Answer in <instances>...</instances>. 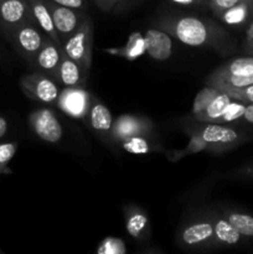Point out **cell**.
Masks as SVG:
<instances>
[{
    "mask_svg": "<svg viewBox=\"0 0 253 254\" xmlns=\"http://www.w3.org/2000/svg\"><path fill=\"white\" fill-rule=\"evenodd\" d=\"M243 0H210V7L218 17L235 5L240 4Z\"/></svg>",
    "mask_w": 253,
    "mask_h": 254,
    "instance_id": "31",
    "label": "cell"
},
{
    "mask_svg": "<svg viewBox=\"0 0 253 254\" xmlns=\"http://www.w3.org/2000/svg\"><path fill=\"white\" fill-rule=\"evenodd\" d=\"M87 77L81 71L78 64L69 59L66 52L62 49L61 62L59 67V82L60 86H63L64 88H82L86 82Z\"/></svg>",
    "mask_w": 253,
    "mask_h": 254,
    "instance_id": "15",
    "label": "cell"
},
{
    "mask_svg": "<svg viewBox=\"0 0 253 254\" xmlns=\"http://www.w3.org/2000/svg\"><path fill=\"white\" fill-rule=\"evenodd\" d=\"M246 107L247 104L243 103V102L236 101L233 99L232 103L227 107V109L225 111V113L220 117L218 119H216L215 123L222 124V123H231V122L236 121V119H240L243 117V113L246 111Z\"/></svg>",
    "mask_w": 253,
    "mask_h": 254,
    "instance_id": "25",
    "label": "cell"
},
{
    "mask_svg": "<svg viewBox=\"0 0 253 254\" xmlns=\"http://www.w3.org/2000/svg\"><path fill=\"white\" fill-rule=\"evenodd\" d=\"M98 254H124L126 252V245L122 240L116 237H107L97 247Z\"/></svg>",
    "mask_w": 253,
    "mask_h": 254,
    "instance_id": "26",
    "label": "cell"
},
{
    "mask_svg": "<svg viewBox=\"0 0 253 254\" xmlns=\"http://www.w3.org/2000/svg\"><path fill=\"white\" fill-rule=\"evenodd\" d=\"M181 242L189 247L212 245L213 223L212 220H201L190 223L180 235Z\"/></svg>",
    "mask_w": 253,
    "mask_h": 254,
    "instance_id": "12",
    "label": "cell"
},
{
    "mask_svg": "<svg viewBox=\"0 0 253 254\" xmlns=\"http://www.w3.org/2000/svg\"><path fill=\"white\" fill-rule=\"evenodd\" d=\"M17 150L16 143L0 144V175L1 174H11V170L7 168V164L14 158Z\"/></svg>",
    "mask_w": 253,
    "mask_h": 254,
    "instance_id": "27",
    "label": "cell"
},
{
    "mask_svg": "<svg viewBox=\"0 0 253 254\" xmlns=\"http://www.w3.org/2000/svg\"><path fill=\"white\" fill-rule=\"evenodd\" d=\"M153 128V123L148 118L131 114H123L118 117L111 129V135L114 140L123 141L135 136H144Z\"/></svg>",
    "mask_w": 253,
    "mask_h": 254,
    "instance_id": "7",
    "label": "cell"
},
{
    "mask_svg": "<svg viewBox=\"0 0 253 254\" xmlns=\"http://www.w3.org/2000/svg\"><path fill=\"white\" fill-rule=\"evenodd\" d=\"M32 19L27 0H0V20L10 29Z\"/></svg>",
    "mask_w": 253,
    "mask_h": 254,
    "instance_id": "11",
    "label": "cell"
},
{
    "mask_svg": "<svg viewBox=\"0 0 253 254\" xmlns=\"http://www.w3.org/2000/svg\"><path fill=\"white\" fill-rule=\"evenodd\" d=\"M29 123L40 139L47 143H57L62 138V127L50 109H39L30 114Z\"/></svg>",
    "mask_w": 253,
    "mask_h": 254,
    "instance_id": "8",
    "label": "cell"
},
{
    "mask_svg": "<svg viewBox=\"0 0 253 254\" xmlns=\"http://www.w3.org/2000/svg\"><path fill=\"white\" fill-rule=\"evenodd\" d=\"M158 29L191 47L213 45L227 36L225 30L216 26L213 22L191 15L164 17L158 22Z\"/></svg>",
    "mask_w": 253,
    "mask_h": 254,
    "instance_id": "1",
    "label": "cell"
},
{
    "mask_svg": "<svg viewBox=\"0 0 253 254\" xmlns=\"http://www.w3.org/2000/svg\"><path fill=\"white\" fill-rule=\"evenodd\" d=\"M106 52L117 55V56L126 57L128 60H134L145 52V40L141 36V34L134 32V34L130 35L128 42L123 47H121V49H108L106 50Z\"/></svg>",
    "mask_w": 253,
    "mask_h": 254,
    "instance_id": "21",
    "label": "cell"
},
{
    "mask_svg": "<svg viewBox=\"0 0 253 254\" xmlns=\"http://www.w3.org/2000/svg\"><path fill=\"white\" fill-rule=\"evenodd\" d=\"M250 1H251V0H250Z\"/></svg>",
    "mask_w": 253,
    "mask_h": 254,
    "instance_id": "39",
    "label": "cell"
},
{
    "mask_svg": "<svg viewBox=\"0 0 253 254\" xmlns=\"http://www.w3.org/2000/svg\"><path fill=\"white\" fill-rule=\"evenodd\" d=\"M196 135L200 136L207 146H218V148H230L241 143L242 133L231 127L221 126L217 123H207L203 128L196 131Z\"/></svg>",
    "mask_w": 253,
    "mask_h": 254,
    "instance_id": "9",
    "label": "cell"
},
{
    "mask_svg": "<svg viewBox=\"0 0 253 254\" xmlns=\"http://www.w3.org/2000/svg\"><path fill=\"white\" fill-rule=\"evenodd\" d=\"M6 130H7L6 119L2 118V117H0V138H2V136L5 135Z\"/></svg>",
    "mask_w": 253,
    "mask_h": 254,
    "instance_id": "36",
    "label": "cell"
},
{
    "mask_svg": "<svg viewBox=\"0 0 253 254\" xmlns=\"http://www.w3.org/2000/svg\"><path fill=\"white\" fill-rule=\"evenodd\" d=\"M246 50L253 55V22L247 30V37H246Z\"/></svg>",
    "mask_w": 253,
    "mask_h": 254,
    "instance_id": "34",
    "label": "cell"
},
{
    "mask_svg": "<svg viewBox=\"0 0 253 254\" xmlns=\"http://www.w3.org/2000/svg\"><path fill=\"white\" fill-rule=\"evenodd\" d=\"M123 148L126 151L133 154H144L148 153L150 150V145L143 136H135V138L128 139V140L123 141Z\"/></svg>",
    "mask_w": 253,
    "mask_h": 254,
    "instance_id": "30",
    "label": "cell"
},
{
    "mask_svg": "<svg viewBox=\"0 0 253 254\" xmlns=\"http://www.w3.org/2000/svg\"><path fill=\"white\" fill-rule=\"evenodd\" d=\"M252 173H253V168H252Z\"/></svg>",
    "mask_w": 253,
    "mask_h": 254,
    "instance_id": "38",
    "label": "cell"
},
{
    "mask_svg": "<svg viewBox=\"0 0 253 254\" xmlns=\"http://www.w3.org/2000/svg\"><path fill=\"white\" fill-rule=\"evenodd\" d=\"M126 230L130 237L144 240L149 235V218L144 211L136 206H124Z\"/></svg>",
    "mask_w": 253,
    "mask_h": 254,
    "instance_id": "16",
    "label": "cell"
},
{
    "mask_svg": "<svg viewBox=\"0 0 253 254\" xmlns=\"http://www.w3.org/2000/svg\"><path fill=\"white\" fill-rule=\"evenodd\" d=\"M221 92V89L216 88V87L210 86V84H206V87H203L197 94H196L195 99H193L192 103V114L200 113L201 111L206 108L208 104L212 102V99L217 96Z\"/></svg>",
    "mask_w": 253,
    "mask_h": 254,
    "instance_id": "24",
    "label": "cell"
},
{
    "mask_svg": "<svg viewBox=\"0 0 253 254\" xmlns=\"http://www.w3.org/2000/svg\"><path fill=\"white\" fill-rule=\"evenodd\" d=\"M51 1L56 2L59 5H63V6L67 7H72V9H77V10H82L84 9V0H51Z\"/></svg>",
    "mask_w": 253,
    "mask_h": 254,
    "instance_id": "32",
    "label": "cell"
},
{
    "mask_svg": "<svg viewBox=\"0 0 253 254\" xmlns=\"http://www.w3.org/2000/svg\"><path fill=\"white\" fill-rule=\"evenodd\" d=\"M27 1L30 4L32 17H34L35 22L39 25L40 29L45 32V35L49 39H51L56 44L61 45L59 34H57L56 29H55L54 20H52L51 12H50L49 7H47L46 1L45 0H27Z\"/></svg>",
    "mask_w": 253,
    "mask_h": 254,
    "instance_id": "18",
    "label": "cell"
},
{
    "mask_svg": "<svg viewBox=\"0 0 253 254\" xmlns=\"http://www.w3.org/2000/svg\"><path fill=\"white\" fill-rule=\"evenodd\" d=\"M121 1L122 0H94L97 6H98L102 11H111V10Z\"/></svg>",
    "mask_w": 253,
    "mask_h": 254,
    "instance_id": "33",
    "label": "cell"
},
{
    "mask_svg": "<svg viewBox=\"0 0 253 254\" xmlns=\"http://www.w3.org/2000/svg\"><path fill=\"white\" fill-rule=\"evenodd\" d=\"M87 119L92 128L102 134H111L113 119L109 109L103 103L98 101H93L89 104L87 112Z\"/></svg>",
    "mask_w": 253,
    "mask_h": 254,
    "instance_id": "19",
    "label": "cell"
},
{
    "mask_svg": "<svg viewBox=\"0 0 253 254\" xmlns=\"http://www.w3.org/2000/svg\"><path fill=\"white\" fill-rule=\"evenodd\" d=\"M245 121H247L248 123L253 124V103L252 104H247V107H246V111L245 113H243V117H242Z\"/></svg>",
    "mask_w": 253,
    "mask_h": 254,
    "instance_id": "35",
    "label": "cell"
},
{
    "mask_svg": "<svg viewBox=\"0 0 253 254\" xmlns=\"http://www.w3.org/2000/svg\"><path fill=\"white\" fill-rule=\"evenodd\" d=\"M221 91L226 92L231 98L236 99V101L243 102L246 104L253 103V84L241 87V88H223Z\"/></svg>",
    "mask_w": 253,
    "mask_h": 254,
    "instance_id": "29",
    "label": "cell"
},
{
    "mask_svg": "<svg viewBox=\"0 0 253 254\" xmlns=\"http://www.w3.org/2000/svg\"><path fill=\"white\" fill-rule=\"evenodd\" d=\"M228 222L245 238H253V216L238 211H227L225 213Z\"/></svg>",
    "mask_w": 253,
    "mask_h": 254,
    "instance_id": "22",
    "label": "cell"
},
{
    "mask_svg": "<svg viewBox=\"0 0 253 254\" xmlns=\"http://www.w3.org/2000/svg\"><path fill=\"white\" fill-rule=\"evenodd\" d=\"M50 12H51L52 20H54L55 29L59 34L61 45L81 26L86 15L77 9L59 5L51 0H45Z\"/></svg>",
    "mask_w": 253,
    "mask_h": 254,
    "instance_id": "5",
    "label": "cell"
},
{
    "mask_svg": "<svg viewBox=\"0 0 253 254\" xmlns=\"http://www.w3.org/2000/svg\"><path fill=\"white\" fill-rule=\"evenodd\" d=\"M20 86L29 98L42 103H55L60 97V84L42 72L24 76Z\"/></svg>",
    "mask_w": 253,
    "mask_h": 254,
    "instance_id": "4",
    "label": "cell"
},
{
    "mask_svg": "<svg viewBox=\"0 0 253 254\" xmlns=\"http://www.w3.org/2000/svg\"><path fill=\"white\" fill-rule=\"evenodd\" d=\"M57 102L66 113L77 118L87 116L89 108L88 94L82 88H66L60 93Z\"/></svg>",
    "mask_w": 253,
    "mask_h": 254,
    "instance_id": "13",
    "label": "cell"
},
{
    "mask_svg": "<svg viewBox=\"0 0 253 254\" xmlns=\"http://www.w3.org/2000/svg\"><path fill=\"white\" fill-rule=\"evenodd\" d=\"M144 40H145V51L150 57L159 61L170 57L173 45L168 32L160 29H150L146 31Z\"/></svg>",
    "mask_w": 253,
    "mask_h": 254,
    "instance_id": "14",
    "label": "cell"
},
{
    "mask_svg": "<svg viewBox=\"0 0 253 254\" xmlns=\"http://www.w3.org/2000/svg\"><path fill=\"white\" fill-rule=\"evenodd\" d=\"M213 241L212 245L220 246H237L238 243L242 242V235L231 225L225 216H213Z\"/></svg>",
    "mask_w": 253,
    "mask_h": 254,
    "instance_id": "17",
    "label": "cell"
},
{
    "mask_svg": "<svg viewBox=\"0 0 253 254\" xmlns=\"http://www.w3.org/2000/svg\"><path fill=\"white\" fill-rule=\"evenodd\" d=\"M62 49L78 64L84 76L88 77L93 50V24L89 17L86 16L81 26L62 44Z\"/></svg>",
    "mask_w": 253,
    "mask_h": 254,
    "instance_id": "3",
    "label": "cell"
},
{
    "mask_svg": "<svg viewBox=\"0 0 253 254\" xmlns=\"http://www.w3.org/2000/svg\"><path fill=\"white\" fill-rule=\"evenodd\" d=\"M206 0H196V4H202V2H205Z\"/></svg>",
    "mask_w": 253,
    "mask_h": 254,
    "instance_id": "37",
    "label": "cell"
},
{
    "mask_svg": "<svg viewBox=\"0 0 253 254\" xmlns=\"http://www.w3.org/2000/svg\"><path fill=\"white\" fill-rule=\"evenodd\" d=\"M15 44L20 51L30 60L34 61L35 56L44 45L46 35H42L35 20H27L19 26L14 27Z\"/></svg>",
    "mask_w": 253,
    "mask_h": 254,
    "instance_id": "6",
    "label": "cell"
},
{
    "mask_svg": "<svg viewBox=\"0 0 253 254\" xmlns=\"http://www.w3.org/2000/svg\"><path fill=\"white\" fill-rule=\"evenodd\" d=\"M248 12H250V0H243L240 4L235 5L233 7L228 9L227 11L223 12L220 17L227 24L237 25L246 21Z\"/></svg>",
    "mask_w": 253,
    "mask_h": 254,
    "instance_id": "23",
    "label": "cell"
},
{
    "mask_svg": "<svg viewBox=\"0 0 253 254\" xmlns=\"http://www.w3.org/2000/svg\"><path fill=\"white\" fill-rule=\"evenodd\" d=\"M62 56V45L56 44L46 36L44 45L35 56L32 64L49 77L57 82L59 78V67ZM59 83V82H57Z\"/></svg>",
    "mask_w": 253,
    "mask_h": 254,
    "instance_id": "10",
    "label": "cell"
},
{
    "mask_svg": "<svg viewBox=\"0 0 253 254\" xmlns=\"http://www.w3.org/2000/svg\"><path fill=\"white\" fill-rule=\"evenodd\" d=\"M207 84L218 89L241 88L253 84V55L233 59L216 68L207 78Z\"/></svg>",
    "mask_w": 253,
    "mask_h": 254,
    "instance_id": "2",
    "label": "cell"
},
{
    "mask_svg": "<svg viewBox=\"0 0 253 254\" xmlns=\"http://www.w3.org/2000/svg\"><path fill=\"white\" fill-rule=\"evenodd\" d=\"M206 148H208L207 144H206L205 141L200 138V136H197L195 133H193L192 136H191L190 144L188 145V148L184 149V150H179V151H174V153H170V154H173V155H175L174 158H171V160H174V161L179 160V159L183 158V156L198 153V151L203 150V149H206Z\"/></svg>",
    "mask_w": 253,
    "mask_h": 254,
    "instance_id": "28",
    "label": "cell"
},
{
    "mask_svg": "<svg viewBox=\"0 0 253 254\" xmlns=\"http://www.w3.org/2000/svg\"><path fill=\"white\" fill-rule=\"evenodd\" d=\"M232 101L233 98H231L226 92L221 91L203 111L195 114L193 117H195L196 121L202 122V123H215L216 119H218L225 113V111L232 103Z\"/></svg>",
    "mask_w": 253,
    "mask_h": 254,
    "instance_id": "20",
    "label": "cell"
}]
</instances>
